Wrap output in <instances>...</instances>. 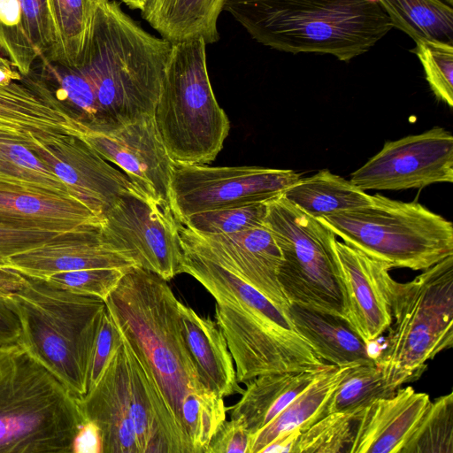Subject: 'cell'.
Instances as JSON below:
<instances>
[{
  "label": "cell",
  "instance_id": "17",
  "mask_svg": "<svg viewBox=\"0 0 453 453\" xmlns=\"http://www.w3.org/2000/svg\"><path fill=\"white\" fill-rule=\"evenodd\" d=\"M334 251L344 319L370 345L392 321V267L337 240Z\"/></svg>",
  "mask_w": 453,
  "mask_h": 453
},
{
  "label": "cell",
  "instance_id": "19",
  "mask_svg": "<svg viewBox=\"0 0 453 453\" xmlns=\"http://www.w3.org/2000/svg\"><path fill=\"white\" fill-rule=\"evenodd\" d=\"M136 266L103 237L100 226L61 234L46 243L7 258L1 267L46 279L55 273L90 268Z\"/></svg>",
  "mask_w": 453,
  "mask_h": 453
},
{
  "label": "cell",
  "instance_id": "35",
  "mask_svg": "<svg viewBox=\"0 0 453 453\" xmlns=\"http://www.w3.org/2000/svg\"><path fill=\"white\" fill-rule=\"evenodd\" d=\"M361 411L327 413L301 433L293 453L349 452Z\"/></svg>",
  "mask_w": 453,
  "mask_h": 453
},
{
  "label": "cell",
  "instance_id": "9",
  "mask_svg": "<svg viewBox=\"0 0 453 453\" xmlns=\"http://www.w3.org/2000/svg\"><path fill=\"white\" fill-rule=\"evenodd\" d=\"M392 321L375 362L403 386L417 380L426 362L453 345V255L412 280L391 282Z\"/></svg>",
  "mask_w": 453,
  "mask_h": 453
},
{
  "label": "cell",
  "instance_id": "49",
  "mask_svg": "<svg viewBox=\"0 0 453 453\" xmlns=\"http://www.w3.org/2000/svg\"><path fill=\"white\" fill-rule=\"evenodd\" d=\"M96 1H97V3L99 4V3L105 2V1H109V0H96Z\"/></svg>",
  "mask_w": 453,
  "mask_h": 453
},
{
  "label": "cell",
  "instance_id": "4",
  "mask_svg": "<svg viewBox=\"0 0 453 453\" xmlns=\"http://www.w3.org/2000/svg\"><path fill=\"white\" fill-rule=\"evenodd\" d=\"M229 12L259 43L349 62L394 26L374 0H226Z\"/></svg>",
  "mask_w": 453,
  "mask_h": 453
},
{
  "label": "cell",
  "instance_id": "32",
  "mask_svg": "<svg viewBox=\"0 0 453 453\" xmlns=\"http://www.w3.org/2000/svg\"><path fill=\"white\" fill-rule=\"evenodd\" d=\"M394 27L414 42L420 38L453 43V8L441 0H374Z\"/></svg>",
  "mask_w": 453,
  "mask_h": 453
},
{
  "label": "cell",
  "instance_id": "24",
  "mask_svg": "<svg viewBox=\"0 0 453 453\" xmlns=\"http://www.w3.org/2000/svg\"><path fill=\"white\" fill-rule=\"evenodd\" d=\"M181 333L203 385L224 398L244 391L236 379L234 360L216 321L178 302Z\"/></svg>",
  "mask_w": 453,
  "mask_h": 453
},
{
  "label": "cell",
  "instance_id": "1",
  "mask_svg": "<svg viewBox=\"0 0 453 453\" xmlns=\"http://www.w3.org/2000/svg\"><path fill=\"white\" fill-rule=\"evenodd\" d=\"M178 302L166 280L133 266L105 303L157 382L189 453H204L227 409L199 378L181 333Z\"/></svg>",
  "mask_w": 453,
  "mask_h": 453
},
{
  "label": "cell",
  "instance_id": "6",
  "mask_svg": "<svg viewBox=\"0 0 453 453\" xmlns=\"http://www.w3.org/2000/svg\"><path fill=\"white\" fill-rule=\"evenodd\" d=\"M79 398L19 343L0 346V453H73Z\"/></svg>",
  "mask_w": 453,
  "mask_h": 453
},
{
  "label": "cell",
  "instance_id": "18",
  "mask_svg": "<svg viewBox=\"0 0 453 453\" xmlns=\"http://www.w3.org/2000/svg\"><path fill=\"white\" fill-rule=\"evenodd\" d=\"M79 403L85 419L99 429L102 453H140L123 340L96 386L79 398Z\"/></svg>",
  "mask_w": 453,
  "mask_h": 453
},
{
  "label": "cell",
  "instance_id": "45",
  "mask_svg": "<svg viewBox=\"0 0 453 453\" xmlns=\"http://www.w3.org/2000/svg\"><path fill=\"white\" fill-rule=\"evenodd\" d=\"M22 75L16 71L9 60L0 53V85L6 86L21 80Z\"/></svg>",
  "mask_w": 453,
  "mask_h": 453
},
{
  "label": "cell",
  "instance_id": "23",
  "mask_svg": "<svg viewBox=\"0 0 453 453\" xmlns=\"http://www.w3.org/2000/svg\"><path fill=\"white\" fill-rule=\"evenodd\" d=\"M55 44L47 0H0V53L22 76Z\"/></svg>",
  "mask_w": 453,
  "mask_h": 453
},
{
  "label": "cell",
  "instance_id": "14",
  "mask_svg": "<svg viewBox=\"0 0 453 453\" xmlns=\"http://www.w3.org/2000/svg\"><path fill=\"white\" fill-rule=\"evenodd\" d=\"M28 147L73 196L100 217L119 196L139 190L120 169L112 166L80 136L33 135Z\"/></svg>",
  "mask_w": 453,
  "mask_h": 453
},
{
  "label": "cell",
  "instance_id": "27",
  "mask_svg": "<svg viewBox=\"0 0 453 453\" xmlns=\"http://www.w3.org/2000/svg\"><path fill=\"white\" fill-rule=\"evenodd\" d=\"M226 0H148L142 17L170 43L219 40L218 19Z\"/></svg>",
  "mask_w": 453,
  "mask_h": 453
},
{
  "label": "cell",
  "instance_id": "20",
  "mask_svg": "<svg viewBox=\"0 0 453 453\" xmlns=\"http://www.w3.org/2000/svg\"><path fill=\"white\" fill-rule=\"evenodd\" d=\"M0 128L36 136H79L86 129L35 69L0 85Z\"/></svg>",
  "mask_w": 453,
  "mask_h": 453
},
{
  "label": "cell",
  "instance_id": "8",
  "mask_svg": "<svg viewBox=\"0 0 453 453\" xmlns=\"http://www.w3.org/2000/svg\"><path fill=\"white\" fill-rule=\"evenodd\" d=\"M318 219L344 243L392 268L423 271L453 255L451 221L418 202L375 194L367 205Z\"/></svg>",
  "mask_w": 453,
  "mask_h": 453
},
{
  "label": "cell",
  "instance_id": "16",
  "mask_svg": "<svg viewBox=\"0 0 453 453\" xmlns=\"http://www.w3.org/2000/svg\"><path fill=\"white\" fill-rule=\"evenodd\" d=\"M80 137L117 165L143 194L170 206L175 164L162 142L153 116L141 118L107 134L85 130Z\"/></svg>",
  "mask_w": 453,
  "mask_h": 453
},
{
  "label": "cell",
  "instance_id": "31",
  "mask_svg": "<svg viewBox=\"0 0 453 453\" xmlns=\"http://www.w3.org/2000/svg\"><path fill=\"white\" fill-rule=\"evenodd\" d=\"M55 44L44 59L69 66L80 65L90 35L96 0H47Z\"/></svg>",
  "mask_w": 453,
  "mask_h": 453
},
{
  "label": "cell",
  "instance_id": "43",
  "mask_svg": "<svg viewBox=\"0 0 453 453\" xmlns=\"http://www.w3.org/2000/svg\"><path fill=\"white\" fill-rule=\"evenodd\" d=\"M73 453H102V440L98 427L86 420L73 443Z\"/></svg>",
  "mask_w": 453,
  "mask_h": 453
},
{
  "label": "cell",
  "instance_id": "33",
  "mask_svg": "<svg viewBox=\"0 0 453 453\" xmlns=\"http://www.w3.org/2000/svg\"><path fill=\"white\" fill-rule=\"evenodd\" d=\"M401 387L376 362L355 365L333 394L326 411H362L378 399L394 395Z\"/></svg>",
  "mask_w": 453,
  "mask_h": 453
},
{
  "label": "cell",
  "instance_id": "28",
  "mask_svg": "<svg viewBox=\"0 0 453 453\" xmlns=\"http://www.w3.org/2000/svg\"><path fill=\"white\" fill-rule=\"evenodd\" d=\"M351 366L334 365L317 378L272 421L250 435L248 453H260L277 436L295 429L303 432L326 416L333 394Z\"/></svg>",
  "mask_w": 453,
  "mask_h": 453
},
{
  "label": "cell",
  "instance_id": "48",
  "mask_svg": "<svg viewBox=\"0 0 453 453\" xmlns=\"http://www.w3.org/2000/svg\"><path fill=\"white\" fill-rule=\"evenodd\" d=\"M441 1L453 7V0H441Z\"/></svg>",
  "mask_w": 453,
  "mask_h": 453
},
{
  "label": "cell",
  "instance_id": "26",
  "mask_svg": "<svg viewBox=\"0 0 453 453\" xmlns=\"http://www.w3.org/2000/svg\"><path fill=\"white\" fill-rule=\"evenodd\" d=\"M301 372L257 376L247 382L241 399L231 407V418L240 420L253 434L272 421L292 400L317 378L333 367Z\"/></svg>",
  "mask_w": 453,
  "mask_h": 453
},
{
  "label": "cell",
  "instance_id": "40",
  "mask_svg": "<svg viewBox=\"0 0 453 453\" xmlns=\"http://www.w3.org/2000/svg\"><path fill=\"white\" fill-rule=\"evenodd\" d=\"M64 233L20 230L0 226V266L12 256L39 247Z\"/></svg>",
  "mask_w": 453,
  "mask_h": 453
},
{
  "label": "cell",
  "instance_id": "37",
  "mask_svg": "<svg viewBox=\"0 0 453 453\" xmlns=\"http://www.w3.org/2000/svg\"><path fill=\"white\" fill-rule=\"evenodd\" d=\"M419 59L434 96L453 106V43L420 38L411 50Z\"/></svg>",
  "mask_w": 453,
  "mask_h": 453
},
{
  "label": "cell",
  "instance_id": "10",
  "mask_svg": "<svg viewBox=\"0 0 453 453\" xmlns=\"http://www.w3.org/2000/svg\"><path fill=\"white\" fill-rule=\"evenodd\" d=\"M266 205L265 224L281 253L278 280L289 304L344 319L336 279L335 234L282 194L267 201Z\"/></svg>",
  "mask_w": 453,
  "mask_h": 453
},
{
  "label": "cell",
  "instance_id": "2",
  "mask_svg": "<svg viewBox=\"0 0 453 453\" xmlns=\"http://www.w3.org/2000/svg\"><path fill=\"white\" fill-rule=\"evenodd\" d=\"M182 249L183 273L216 301V323L226 341L238 382L328 365L297 333L288 314L265 295L218 263Z\"/></svg>",
  "mask_w": 453,
  "mask_h": 453
},
{
  "label": "cell",
  "instance_id": "11",
  "mask_svg": "<svg viewBox=\"0 0 453 453\" xmlns=\"http://www.w3.org/2000/svg\"><path fill=\"white\" fill-rule=\"evenodd\" d=\"M179 225L170 206L134 190L119 196L104 212L100 230L115 250L168 281L183 273Z\"/></svg>",
  "mask_w": 453,
  "mask_h": 453
},
{
  "label": "cell",
  "instance_id": "3",
  "mask_svg": "<svg viewBox=\"0 0 453 453\" xmlns=\"http://www.w3.org/2000/svg\"><path fill=\"white\" fill-rule=\"evenodd\" d=\"M172 43L142 28L115 1L97 4L79 65L93 88L101 133L153 116Z\"/></svg>",
  "mask_w": 453,
  "mask_h": 453
},
{
  "label": "cell",
  "instance_id": "12",
  "mask_svg": "<svg viewBox=\"0 0 453 453\" xmlns=\"http://www.w3.org/2000/svg\"><path fill=\"white\" fill-rule=\"evenodd\" d=\"M301 179L290 169L175 165L170 206L175 219L211 210L267 202Z\"/></svg>",
  "mask_w": 453,
  "mask_h": 453
},
{
  "label": "cell",
  "instance_id": "41",
  "mask_svg": "<svg viewBox=\"0 0 453 453\" xmlns=\"http://www.w3.org/2000/svg\"><path fill=\"white\" fill-rule=\"evenodd\" d=\"M250 434L238 419L224 420L211 437L205 453H248Z\"/></svg>",
  "mask_w": 453,
  "mask_h": 453
},
{
  "label": "cell",
  "instance_id": "39",
  "mask_svg": "<svg viewBox=\"0 0 453 453\" xmlns=\"http://www.w3.org/2000/svg\"><path fill=\"white\" fill-rule=\"evenodd\" d=\"M121 344L120 330L106 307L92 350L88 370V392L96 386L110 359Z\"/></svg>",
  "mask_w": 453,
  "mask_h": 453
},
{
  "label": "cell",
  "instance_id": "30",
  "mask_svg": "<svg viewBox=\"0 0 453 453\" xmlns=\"http://www.w3.org/2000/svg\"><path fill=\"white\" fill-rule=\"evenodd\" d=\"M32 135L35 134L0 128V182L73 196L65 184L29 149Z\"/></svg>",
  "mask_w": 453,
  "mask_h": 453
},
{
  "label": "cell",
  "instance_id": "34",
  "mask_svg": "<svg viewBox=\"0 0 453 453\" xmlns=\"http://www.w3.org/2000/svg\"><path fill=\"white\" fill-rule=\"evenodd\" d=\"M401 453H453V393L430 401Z\"/></svg>",
  "mask_w": 453,
  "mask_h": 453
},
{
  "label": "cell",
  "instance_id": "29",
  "mask_svg": "<svg viewBox=\"0 0 453 453\" xmlns=\"http://www.w3.org/2000/svg\"><path fill=\"white\" fill-rule=\"evenodd\" d=\"M283 197L314 219L361 206L372 202V196L350 180L327 169L300 179L282 193Z\"/></svg>",
  "mask_w": 453,
  "mask_h": 453
},
{
  "label": "cell",
  "instance_id": "36",
  "mask_svg": "<svg viewBox=\"0 0 453 453\" xmlns=\"http://www.w3.org/2000/svg\"><path fill=\"white\" fill-rule=\"evenodd\" d=\"M266 213V202H257L198 212L180 223L197 234H231L263 225Z\"/></svg>",
  "mask_w": 453,
  "mask_h": 453
},
{
  "label": "cell",
  "instance_id": "7",
  "mask_svg": "<svg viewBox=\"0 0 453 453\" xmlns=\"http://www.w3.org/2000/svg\"><path fill=\"white\" fill-rule=\"evenodd\" d=\"M202 38L172 44L153 118L175 165H208L230 122L213 93Z\"/></svg>",
  "mask_w": 453,
  "mask_h": 453
},
{
  "label": "cell",
  "instance_id": "42",
  "mask_svg": "<svg viewBox=\"0 0 453 453\" xmlns=\"http://www.w3.org/2000/svg\"><path fill=\"white\" fill-rule=\"evenodd\" d=\"M20 333V323L17 315L0 296V346L18 343Z\"/></svg>",
  "mask_w": 453,
  "mask_h": 453
},
{
  "label": "cell",
  "instance_id": "25",
  "mask_svg": "<svg viewBox=\"0 0 453 453\" xmlns=\"http://www.w3.org/2000/svg\"><path fill=\"white\" fill-rule=\"evenodd\" d=\"M287 314L297 333L326 364L346 366L375 362L370 345L343 319L292 303Z\"/></svg>",
  "mask_w": 453,
  "mask_h": 453
},
{
  "label": "cell",
  "instance_id": "5",
  "mask_svg": "<svg viewBox=\"0 0 453 453\" xmlns=\"http://www.w3.org/2000/svg\"><path fill=\"white\" fill-rule=\"evenodd\" d=\"M3 297L20 323L18 343L73 395L83 397L105 302L19 272L13 287Z\"/></svg>",
  "mask_w": 453,
  "mask_h": 453
},
{
  "label": "cell",
  "instance_id": "21",
  "mask_svg": "<svg viewBox=\"0 0 453 453\" xmlns=\"http://www.w3.org/2000/svg\"><path fill=\"white\" fill-rule=\"evenodd\" d=\"M102 217L73 196L0 182V226L68 233L100 226Z\"/></svg>",
  "mask_w": 453,
  "mask_h": 453
},
{
  "label": "cell",
  "instance_id": "38",
  "mask_svg": "<svg viewBox=\"0 0 453 453\" xmlns=\"http://www.w3.org/2000/svg\"><path fill=\"white\" fill-rule=\"evenodd\" d=\"M127 270L119 268L82 269L58 273L46 280L68 291L96 296L105 302Z\"/></svg>",
  "mask_w": 453,
  "mask_h": 453
},
{
  "label": "cell",
  "instance_id": "22",
  "mask_svg": "<svg viewBox=\"0 0 453 453\" xmlns=\"http://www.w3.org/2000/svg\"><path fill=\"white\" fill-rule=\"evenodd\" d=\"M430 401L407 386L372 402L360 412L349 453H401Z\"/></svg>",
  "mask_w": 453,
  "mask_h": 453
},
{
  "label": "cell",
  "instance_id": "44",
  "mask_svg": "<svg viewBox=\"0 0 453 453\" xmlns=\"http://www.w3.org/2000/svg\"><path fill=\"white\" fill-rule=\"evenodd\" d=\"M300 429H295L290 433L280 434L268 443L260 453H293L296 441L301 434Z\"/></svg>",
  "mask_w": 453,
  "mask_h": 453
},
{
  "label": "cell",
  "instance_id": "46",
  "mask_svg": "<svg viewBox=\"0 0 453 453\" xmlns=\"http://www.w3.org/2000/svg\"><path fill=\"white\" fill-rule=\"evenodd\" d=\"M16 278L15 270L0 266V296H3L13 287Z\"/></svg>",
  "mask_w": 453,
  "mask_h": 453
},
{
  "label": "cell",
  "instance_id": "13",
  "mask_svg": "<svg viewBox=\"0 0 453 453\" xmlns=\"http://www.w3.org/2000/svg\"><path fill=\"white\" fill-rule=\"evenodd\" d=\"M362 190L422 188L453 181V136L440 127L386 142L349 180Z\"/></svg>",
  "mask_w": 453,
  "mask_h": 453
},
{
  "label": "cell",
  "instance_id": "47",
  "mask_svg": "<svg viewBox=\"0 0 453 453\" xmlns=\"http://www.w3.org/2000/svg\"><path fill=\"white\" fill-rule=\"evenodd\" d=\"M127 7L132 10H140L141 12L144 9L148 0H120Z\"/></svg>",
  "mask_w": 453,
  "mask_h": 453
},
{
  "label": "cell",
  "instance_id": "15",
  "mask_svg": "<svg viewBox=\"0 0 453 453\" xmlns=\"http://www.w3.org/2000/svg\"><path fill=\"white\" fill-rule=\"evenodd\" d=\"M179 233L183 248L222 265L288 312L289 303L278 280L281 253L265 223L236 233L203 234L180 222Z\"/></svg>",
  "mask_w": 453,
  "mask_h": 453
}]
</instances>
